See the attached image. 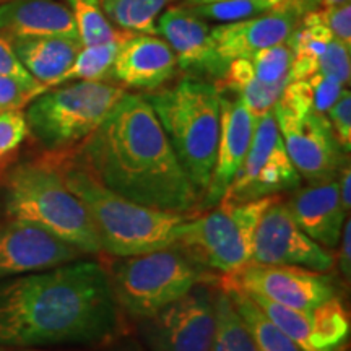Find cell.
<instances>
[{"label": "cell", "mask_w": 351, "mask_h": 351, "mask_svg": "<svg viewBox=\"0 0 351 351\" xmlns=\"http://www.w3.org/2000/svg\"><path fill=\"white\" fill-rule=\"evenodd\" d=\"M106 265L77 261L0 283V346H99L122 335Z\"/></svg>", "instance_id": "6da1fadb"}, {"label": "cell", "mask_w": 351, "mask_h": 351, "mask_svg": "<svg viewBox=\"0 0 351 351\" xmlns=\"http://www.w3.org/2000/svg\"><path fill=\"white\" fill-rule=\"evenodd\" d=\"M73 155L96 181L127 200L161 212H199L202 197L147 96H122L103 125Z\"/></svg>", "instance_id": "7a4b0ae2"}, {"label": "cell", "mask_w": 351, "mask_h": 351, "mask_svg": "<svg viewBox=\"0 0 351 351\" xmlns=\"http://www.w3.org/2000/svg\"><path fill=\"white\" fill-rule=\"evenodd\" d=\"M70 191L88 210L101 254L129 257L168 247L192 213L161 212L114 194L80 165L73 153L51 155Z\"/></svg>", "instance_id": "3957f363"}, {"label": "cell", "mask_w": 351, "mask_h": 351, "mask_svg": "<svg viewBox=\"0 0 351 351\" xmlns=\"http://www.w3.org/2000/svg\"><path fill=\"white\" fill-rule=\"evenodd\" d=\"M5 213L46 230L85 256H98L101 245L85 204L70 191L54 158L26 161L5 179Z\"/></svg>", "instance_id": "277c9868"}, {"label": "cell", "mask_w": 351, "mask_h": 351, "mask_svg": "<svg viewBox=\"0 0 351 351\" xmlns=\"http://www.w3.org/2000/svg\"><path fill=\"white\" fill-rule=\"evenodd\" d=\"M166 137L200 197L207 191L217 158L219 91L217 83L184 78L147 96Z\"/></svg>", "instance_id": "5b68a950"}, {"label": "cell", "mask_w": 351, "mask_h": 351, "mask_svg": "<svg viewBox=\"0 0 351 351\" xmlns=\"http://www.w3.org/2000/svg\"><path fill=\"white\" fill-rule=\"evenodd\" d=\"M106 269L122 314L135 322L181 300L195 285L215 283L213 271L179 244L116 257Z\"/></svg>", "instance_id": "8992f818"}, {"label": "cell", "mask_w": 351, "mask_h": 351, "mask_svg": "<svg viewBox=\"0 0 351 351\" xmlns=\"http://www.w3.org/2000/svg\"><path fill=\"white\" fill-rule=\"evenodd\" d=\"M127 91L108 82H70L47 88L28 104L29 135L46 155H69L103 125Z\"/></svg>", "instance_id": "52a82bcc"}, {"label": "cell", "mask_w": 351, "mask_h": 351, "mask_svg": "<svg viewBox=\"0 0 351 351\" xmlns=\"http://www.w3.org/2000/svg\"><path fill=\"white\" fill-rule=\"evenodd\" d=\"M276 197L244 204L219 202L208 212L192 213L179 228L176 244L213 274H234L251 262L257 223Z\"/></svg>", "instance_id": "ba28073f"}, {"label": "cell", "mask_w": 351, "mask_h": 351, "mask_svg": "<svg viewBox=\"0 0 351 351\" xmlns=\"http://www.w3.org/2000/svg\"><path fill=\"white\" fill-rule=\"evenodd\" d=\"M300 186L301 176L289 160L274 109L257 116L243 165L219 202L244 204L291 192Z\"/></svg>", "instance_id": "9c48e42d"}, {"label": "cell", "mask_w": 351, "mask_h": 351, "mask_svg": "<svg viewBox=\"0 0 351 351\" xmlns=\"http://www.w3.org/2000/svg\"><path fill=\"white\" fill-rule=\"evenodd\" d=\"M276 124L289 160L301 179L322 182L337 178L348 160L337 142L326 114L311 106L276 101L274 106Z\"/></svg>", "instance_id": "30bf717a"}, {"label": "cell", "mask_w": 351, "mask_h": 351, "mask_svg": "<svg viewBox=\"0 0 351 351\" xmlns=\"http://www.w3.org/2000/svg\"><path fill=\"white\" fill-rule=\"evenodd\" d=\"M215 283L195 285L187 295L138 320L140 341L148 351H212Z\"/></svg>", "instance_id": "8fae6325"}, {"label": "cell", "mask_w": 351, "mask_h": 351, "mask_svg": "<svg viewBox=\"0 0 351 351\" xmlns=\"http://www.w3.org/2000/svg\"><path fill=\"white\" fill-rule=\"evenodd\" d=\"M218 282L296 311H311L337 296L330 276L300 265L247 263L234 274L219 276Z\"/></svg>", "instance_id": "7c38bea8"}, {"label": "cell", "mask_w": 351, "mask_h": 351, "mask_svg": "<svg viewBox=\"0 0 351 351\" xmlns=\"http://www.w3.org/2000/svg\"><path fill=\"white\" fill-rule=\"evenodd\" d=\"M249 263L300 265L327 274L335 265V258L328 249L322 247L301 230L287 202L276 197L258 219Z\"/></svg>", "instance_id": "4fadbf2b"}, {"label": "cell", "mask_w": 351, "mask_h": 351, "mask_svg": "<svg viewBox=\"0 0 351 351\" xmlns=\"http://www.w3.org/2000/svg\"><path fill=\"white\" fill-rule=\"evenodd\" d=\"M251 298L265 317L302 351H345L350 339V315L340 296L311 311L289 309L263 298Z\"/></svg>", "instance_id": "5bb4252c"}, {"label": "cell", "mask_w": 351, "mask_h": 351, "mask_svg": "<svg viewBox=\"0 0 351 351\" xmlns=\"http://www.w3.org/2000/svg\"><path fill=\"white\" fill-rule=\"evenodd\" d=\"M83 256L33 223L13 217L0 219V278L47 270Z\"/></svg>", "instance_id": "9a60e30c"}, {"label": "cell", "mask_w": 351, "mask_h": 351, "mask_svg": "<svg viewBox=\"0 0 351 351\" xmlns=\"http://www.w3.org/2000/svg\"><path fill=\"white\" fill-rule=\"evenodd\" d=\"M302 13L296 0H285L262 15L215 26L212 38L219 60L228 67L231 60L251 59L258 51L289 41Z\"/></svg>", "instance_id": "2e32d148"}, {"label": "cell", "mask_w": 351, "mask_h": 351, "mask_svg": "<svg viewBox=\"0 0 351 351\" xmlns=\"http://www.w3.org/2000/svg\"><path fill=\"white\" fill-rule=\"evenodd\" d=\"M218 86V85H217ZM219 135L217 158L212 171L210 184L202 195V210H210L219 204L225 195L226 189L234 179L236 173L243 165L245 153L251 145L256 116L245 108L244 101L238 95L219 88Z\"/></svg>", "instance_id": "e0dca14e"}, {"label": "cell", "mask_w": 351, "mask_h": 351, "mask_svg": "<svg viewBox=\"0 0 351 351\" xmlns=\"http://www.w3.org/2000/svg\"><path fill=\"white\" fill-rule=\"evenodd\" d=\"M156 34H160L178 59V67L186 72L212 75L221 80L226 67L215 49L212 28L207 20L200 19L187 7L173 5L156 20Z\"/></svg>", "instance_id": "ac0fdd59"}, {"label": "cell", "mask_w": 351, "mask_h": 351, "mask_svg": "<svg viewBox=\"0 0 351 351\" xmlns=\"http://www.w3.org/2000/svg\"><path fill=\"white\" fill-rule=\"evenodd\" d=\"M178 72L174 51L156 34L132 33L117 51L112 78L127 88L158 90Z\"/></svg>", "instance_id": "d6986e66"}, {"label": "cell", "mask_w": 351, "mask_h": 351, "mask_svg": "<svg viewBox=\"0 0 351 351\" xmlns=\"http://www.w3.org/2000/svg\"><path fill=\"white\" fill-rule=\"evenodd\" d=\"M285 202L295 221L311 239L328 251L339 245L350 213L341 205L337 178L298 187Z\"/></svg>", "instance_id": "ffe728a7"}, {"label": "cell", "mask_w": 351, "mask_h": 351, "mask_svg": "<svg viewBox=\"0 0 351 351\" xmlns=\"http://www.w3.org/2000/svg\"><path fill=\"white\" fill-rule=\"evenodd\" d=\"M0 34L8 39L78 38L72 12L67 3L59 0H10L0 3Z\"/></svg>", "instance_id": "44dd1931"}, {"label": "cell", "mask_w": 351, "mask_h": 351, "mask_svg": "<svg viewBox=\"0 0 351 351\" xmlns=\"http://www.w3.org/2000/svg\"><path fill=\"white\" fill-rule=\"evenodd\" d=\"M10 43L26 72L47 88L57 85L83 47L80 39L69 36L13 38Z\"/></svg>", "instance_id": "7402d4cb"}, {"label": "cell", "mask_w": 351, "mask_h": 351, "mask_svg": "<svg viewBox=\"0 0 351 351\" xmlns=\"http://www.w3.org/2000/svg\"><path fill=\"white\" fill-rule=\"evenodd\" d=\"M333 39L319 12H307L289 38L293 49L291 82L306 80L319 72V57Z\"/></svg>", "instance_id": "603a6c76"}, {"label": "cell", "mask_w": 351, "mask_h": 351, "mask_svg": "<svg viewBox=\"0 0 351 351\" xmlns=\"http://www.w3.org/2000/svg\"><path fill=\"white\" fill-rule=\"evenodd\" d=\"M219 88L238 95L244 101L245 108L252 112V116H262L274 109L276 101L282 96L287 85H265L258 82L254 75L252 64L249 59H234L228 64L219 83Z\"/></svg>", "instance_id": "cb8c5ba5"}, {"label": "cell", "mask_w": 351, "mask_h": 351, "mask_svg": "<svg viewBox=\"0 0 351 351\" xmlns=\"http://www.w3.org/2000/svg\"><path fill=\"white\" fill-rule=\"evenodd\" d=\"M218 287L225 289L226 295L230 296L241 319L244 320L245 327L251 332L258 351H302L295 341L265 317L261 307L254 302L247 293H244L238 287L221 282H218Z\"/></svg>", "instance_id": "d4e9b609"}, {"label": "cell", "mask_w": 351, "mask_h": 351, "mask_svg": "<svg viewBox=\"0 0 351 351\" xmlns=\"http://www.w3.org/2000/svg\"><path fill=\"white\" fill-rule=\"evenodd\" d=\"M212 351H258L251 332L221 287L215 298V337Z\"/></svg>", "instance_id": "484cf974"}, {"label": "cell", "mask_w": 351, "mask_h": 351, "mask_svg": "<svg viewBox=\"0 0 351 351\" xmlns=\"http://www.w3.org/2000/svg\"><path fill=\"white\" fill-rule=\"evenodd\" d=\"M176 0H101V5L111 20L132 33L156 34V20Z\"/></svg>", "instance_id": "4316f807"}, {"label": "cell", "mask_w": 351, "mask_h": 351, "mask_svg": "<svg viewBox=\"0 0 351 351\" xmlns=\"http://www.w3.org/2000/svg\"><path fill=\"white\" fill-rule=\"evenodd\" d=\"M132 34H125L124 38L109 41L95 46H83L78 52L72 67L60 77L56 86L70 82H106L112 77V65L116 60L117 51L121 44Z\"/></svg>", "instance_id": "83f0119b"}, {"label": "cell", "mask_w": 351, "mask_h": 351, "mask_svg": "<svg viewBox=\"0 0 351 351\" xmlns=\"http://www.w3.org/2000/svg\"><path fill=\"white\" fill-rule=\"evenodd\" d=\"M73 20H75L78 38L83 46H95L124 38L130 32L116 29L101 5V0H65Z\"/></svg>", "instance_id": "f1b7e54d"}, {"label": "cell", "mask_w": 351, "mask_h": 351, "mask_svg": "<svg viewBox=\"0 0 351 351\" xmlns=\"http://www.w3.org/2000/svg\"><path fill=\"white\" fill-rule=\"evenodd\" d=\"M282 2L285 0H221V2L204 3V5L187 8L204 20L231 23V21L245 20L270 12Z\"/></svg>", "instance_id": "f546056e"}, {"label": "cell", "mask_w": 351, "mask_h": 351, "mask_svg": "<svg viewBox=\"0 0 351 351\" xmlns=\"http://www.w3.org/2000/svg\"><path fill=\"white\" fill-rule=\"evenodd\" d=\"M249 60L258 82L265 85H288L291 82L293 49L289 41L258 51Z\"/></svg>", "instance_id": "4dcf8cb0"}, {"label": "cell", "mask_w": 351, "mask_h": 351, "mask_svg": "<svg viewBox=\"0 0 351 351\" xmlns=\"http://www.w3.org/2000/svg\"><path fill=\"white\" fill-rule=\"evenodd\" d=\"M46 90L47 86L33 77L0 75V112L23 109Z\"/></svg>", "instance_id": "1f68e13d"}, {"label": "cell", "mask_w": 351, "mask_h": 351, "mask_svg": "<svg viewBox=\"0 0 351 351\" xmlns=\"http://www.w3.org/2000/svg\"><path fill=\"white\" fill-rule=\"evenodd\" d=\"M29 135L23 109L0 112V161L13 155Z\"/></svg>", "instance_id": "d6a6232c"}, {"label": "cell", "mask_w": 351, "mask_h": 351, "mask_svg": "<svg viewBox=\"0 0 351 351\" xmlns=\"http://www.w3.org/2000/svg\"><path fill=\"white\" fill-rule=\"evenodd\" d=\"M322 75L335 78L340 83L350 82V46L340 43L339 39L333 38L327 46L326 52L319 57V72Z\"/></svg>", "instance_id": "836d02e7"}, {"label": "cell", "mask_w": 351, "mask_h": 351, "mask_svg": "<svg viewBox=\"0 0 351 351\" xmlns=\"http://www.w3.org/2000/svg\"><path fill=\"white\" fill-rule=\"evenodd\" d=\"M328 124L332 127L337 142L345 153H350L351 148V95L348 90H343L339 99L332 104L326 112Z\"/></svg>", "instance_id": "e575fe53"}, {"label": "cell", "mask_w": 351, "mask_h": 351, "mask_svg": "<svg viewBox=\"0 0 351 351\" xmlns=\"http://www.w3.org/2000/svg\"><path fill=\"white\" fill-rule=\"evenodd\" d=\"M306 80L309 82L311 91H313V109L319 114H326L345 90L343 83L322 73H314Z\"/></svg>", "instance_id": "d590c367"}, {"label": "cell", "mask_w": 351, "mask_h": 351, "mask_svg": "<svg viewBox=\"0 0 351 351\" xmlns=\"http://www.w3.org/2000/svg\"><path fill=\"white\" fill-rule=\"evenodd\" d=\"M324 23L330 29L332 36L339 39L340 43L351 46V3L348 2L337 3L332 7H324L319 12Z\"/></svg>", "instance_id": "8d00e7d4"}, {"label": "cell", "mask_w": 351, "mask_h": 351, "mask_svg": "<svg viewBox=\"0 0 351 351\" xmlns=\"http://www.w3.org/2000/svg\"><path fill=\"white\" fill-rule=\"evenodd\" d=\"M0 75H15L23 78L32 77L13 52L10 39L2 36V34H0Z\"/></svg>", "instance_id": "74e56055"}, {"label": "cell", "mask_w": 351, "mask_h": 351, "mask_svg": "<svg viewBox=\"0 0 351 351\" xmlns=\"http://www.w3.org/2000/svg\"><path fill=\"white\" fill-rule=\"evenodd\" d=\"M339 244H340V251H339L340 271L346 280H350V275H351V223H350V218H346Z\"/></svg>", "instance_id": "f35d334b"}, {"label": "cell", "mask_w": 351, "mask_h": 351, "mask_svg": "<svg viewBox=\"0 0 351 351\" xmlns=\"http://www.w3.org/2000/svg\"><path fill=\"white\" fill-rule=\"evenodd\" d=\"M337 182H339V192H340L341 205H343V208L350 213V205H351V195H350L351 169H350V161H346L343 168L340 169L339 176H337Z\"/></svg>", "instance_id": "ab89813d"}, {"label": "cell", "mask_w": 351, "mask_h": 351, "mask_svg": "<svg viewBox=\"0 0 351 351\" xmlns=\"http://www.w3.org/2000/svg\"><path fill=\"white\" fill-rule=\"evenodd\" d=\"M104 351H148L145 348V345L140 341V339H132V337H127L122 333V335L109 341L106 345Z\"/></svg>", "instance_id": "60d3db41"}, {"label": "cell", "mask_w": 351, "mask_h": 351, "mask_svg": "<svg viewBox=\"0 0 351 351\" xmlns=\"http://www.w3.org/2000/svg\"><path fill=\"white\" fill-rule=\"evenodd\" d=\"M212 2H221V0H182L181 5L194 7V5H204V3H212Z\"/></svg>", "instance_id": "b9f144b4"}, {"label": "cell", "mask_w": 351, "mask_h": 351, "mask_svg": "<svg viewBox=\"0 0 351 351\" xmlns=\"http://www.w3.org/2000/svg\"><path fill=\"white\" fill-rule=\"evenodd\" d=\"M343 2H348V0H319V3L322 7H332V5H337V3H343Z\"/></svg>", "instance_id": "7bdbcfd3"}]
</instances>
